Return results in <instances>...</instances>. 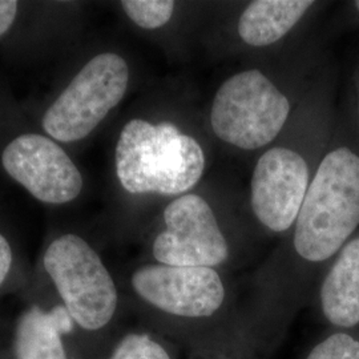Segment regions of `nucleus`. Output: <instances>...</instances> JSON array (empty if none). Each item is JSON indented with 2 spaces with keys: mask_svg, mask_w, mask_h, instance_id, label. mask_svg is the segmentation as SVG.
<instances>
[{
  "mask_svg": "<svg viewBox=\"0 0 359 359\" xmlns=\"http://www.w3.org/2000/svg\"><path fill=\"white\" fill-rule=\"evenodd\" d=\"M205 154L193 137L172 123L151 124L133 118L116 145V173L129 193L173 196L200 181Z\"/></svg>",
  "mask_w": 359,
  "mask_h": 359,
  "instance_id": "f257e3e1",
  "label": "nucleus"
},
{
  "mask_svg": "<svg viewBox=\"0 0 359 359\" xmlns=\"http://www.w3.org/2000/svg\"><path fill=\"white\" fill-rule=\"evenodd\" d=\"M359 225V156L346 147L326 154L295 221L294 246L306 261L335 255Z\"/></svg>",
  "mask_w": 359,
  "mask_h": 359,
  "instance_id": "f03ea898",
  "label": "nucleus"
},
{
  "mask_svg": "<svg viewBox=\"0 0 359 359\" xmlns=\"http://www.w3.org/2000/svg\"><path fill=\"white\" fill-rule=\"evenodd\" d=\"M290 103L258 69L240 72L218 88L210 123L216 136L253 151L273 142L289 117Z\"/></svg>",
  "mask_w": 359,
  "mask_h": 359,
  "instance_id": "7ed1b4c3",
  "label": "nucleus"
},
{
  "mask_svg": "<svg viewBox=\"0 0 359 359\" xmlns=\"http://www.w3.org/2000/svg\"><path fill=\"white\" fill-rule=\"evenodd\" d=\"M44 268L72 320L86 330H99L112 320L117 290L103 261L75 234L55 240L44 255Z\"/></svg>",
  "mask_w": 359,
  "mask_h": 359,
  "instance_id": "20e7f679",
  "label": "nucleus"
},
{
  "mask_svg": "<svg viewBox=\"0 0 359 359\" xmlns=\"http://www.w3.org/2000/svg\"><path fill=\"white\" fill-rule=\"evenodd\" d=\"M128 65L116 53L90 59L43 117V128L57 142H79L96 128L127 92Z\"/></svg>",
  "mask_w": 359,
  "mask_h": 359,
  "instance_id": "39448f33",
  "label": "nucleus"
},
{
  "mask_svg": "<svg viewBox=\"0 0 359 359\" xmlns=\"http://www.w3.org/2000/svg\"><path fill=\"white\" fill-rule=\"evenodd\" d=\"M165 231L154 243V256L170 266L215 268L225 262L229 249L212 208L197 194L173 200L164 212Z\"/></svg>",
  "mask_w": 359,
  "mask_h": 359,
  "instance_id": "423d86ee",
  "label": "nucleus"
},
{
  "mask_svg": "<svg viewBox=\"0 0 359 359\" xmlns=\"http://www.w3.org/2000/svg\"><path fill=\"white\" fill-rule=\"evenodd\" d=\"M6 172L41 203L67 204L83 189V177L63 148L51 139L27 133L1 154Z\"/></svg>",
  "mask_w": 359,
  "mask_h": 359,
  "instance_id": "0eeeda50",
  "label": "nucleus"
},
{
  "mask_svg": "<svg viewBox=\"0 0 359 359\" xmlns=\"http://www.w3.org/2000/svg\"><path fill=\"white\" fill-rule=\"evenodd\" d=\"M132 286L154 308L185 318L213 316L225 298L224 283L212 268L147 265L133 273Z\"/></svg>",
  "mask_w": 359,
  "mask_h": 359,
  "instance_id": "6e6552de",
  "label": "nucleus"
},
{
  "mask_svg": "<svg viewBox=\"0 0 359 359\" xmlns=\"http://www.w3.org/2000/svg\"><path fill=\"white\" fill-rule=\"evenodd\" d=\"M308 188L305 158L287 148H271L259 157L252 177V208L258 221L270 231H287L297 221Z\"/></svg>",
  "mask_w": 359,
  "mask_h": 359,
  "instance_id": "1a4fd4ad",
  "label": "nucleus"
},
{
  "mask_svg": "<svg viewBox=\"0 0 359 359\" xmlns=\"http://www.w3.org/2000/svg\"><path fill=\"white\" fill-rule=\"evenodd\" d=\"M65 306L44 311L32 306L19 318L15 333L16 359H67L62 335L74 327Z\"/></svg>",
  "mask_w": 359,
  "mask_h": 359,
  "instance_id": "9d476101",
  "label": "nucleus"
},
{
  "mask_svg": "<svg viewBox=\"0 0 359 359\" xmlns=\"http://www.w3.org/2000/svg\"><path fill=\"white\" fill-rule=\"evenodd\" d=\"M322 310L339 327L359 323V238L350 241L334 262L321 287Z\"/></svg>",
  "mask_w": 359,
  "mask_h": 359,
  "instance_id": "9b49d317",
  "label": "nucleus"
},
{
  "mask_svg": "<svg viewBox=\"0 0 359 359\" xmlns=\"http://www.w3.org/2000/svg\"><path fill=\"white\" fill-rule=\"evenodd\" d=\"M313 6L309 0H257L238 20V34L246 44L265 47L283 38Z\"/></svg>",
  "mask_w": 359,
  "mask_h": 359,
  "instance_id": "f8f14e48",
  "label": "nucleus"
},
{
  "mask_svg": "<svg viewBox=\"0 0 359 359\" xmlns=\"http://www.w3.org/2000/svg\"><path fill=\"white\" fill-rule=\"evenodd\" d=\"M121 7L129 19L142 28L154 29L167 25L175 11L170 0H124Z\"/></svg>",
  "mask_w": 359,
  "mask_h": 359,
  "instance_id": "ddd939ff",
  "label": "nucleus"
},
{
  "mask_svg": "<svg viewBox=\"0 0 359 359\" xmlns=\"http://www.w3.org/2000/svg\"><path fill=\"white\" fill-rule=\"evenodd\" d=\"M109 359H170L167 350L145 334H129L116 346Z\"/></svg>",
  "mask_w": 359,
  "mask_h": 359,
  "instance_id": "4468645a",
  "label": "nucleus"
},
{
  "mask_svg": "<svg viewBox=\"0 0 359 359\" xmlns=\"http://www.w3.org/2000/svg\"><path fill=\"white\" fill-rule=\"evenodd\" d=\"M305 359H359V341L348 334H333L314 347Z\"/></svg>",
  "mask_w": 359,
  "mask_h": 359,
  "instance_id": "2eb2a0df",
  "label": "nucleus"
},
{
  "mask_svg": "<svg viewBox=\"0 0 359 359\" xmlns=\"http://www.w3.org/2000/svg\"><path fill=\"white\" fill-rule=\"evenodd\" d=\"M19 3L15 0H0V36H3L16 18Z\"/></svg>",
  "mask_w": 359,
  "mask_h": 359,
  "instance_id": "dca6fc26",
  "label": "nucleus"
},
{
  "mask_svg": "<svg viewBox=\"0 0 359 359\" xmlns=\"http://www.w3.org/2000/svg\"><path fill=\"white\" fill-rule=\"evenodd\" d=\"M13 264V252L8 241L0 234V285L4 283Z\"/></svg>",
  "mask_w": 359,
  "mask_h": 359,
  "instance_id": "f3484780",
  "label": "nucleus"
},
{
  "mask_svg": "<svg viewBox=\"0 0 359 359\" xmlns=\"http://www.w3.org/2000/svg\"><path fill=\"white\" fill-rule=\"evenodd\" d=\"M354 6H355V8H357V10L359 11V0H357V1L354 3Z\"/></svg>",
  "mask_w": 359,
  "mask_h": 359,
  "instance_id": "a211bd4d",
  "label": "nucleus"
}]
</instances>
